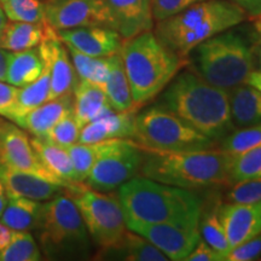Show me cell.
<instances>
[{
	"label": "cell",
	"mask_w": 261,
	"mask_h": 261,
	"mask_svg": "<svg viewBox=\"0 0 261 261\" xmlns=\"http://www.w3.org/2000/svg\"><path fill=\"white\" fill-rule=\"evenodd\" d=\"M96 259L126 261H166L168 257L146 238L133 231H126L113 246L100 248Z\"/></svg>",
	"instance_id": "cell-21"
},
{
	"label": "cell",
	"mask_w": 261,
	"mask_h": 261,
	"mask_svg": "<svg viewBox=\"0 0 261 261\" xmlns=\"http://www.w3.org/2000/svg\"><path fill=\"white\" fill-rule=\"evenodd\" d=\"M200 2L203 0H152V15L160 22Z\"/></svg>",
	"instance_id": "cell-39"
},
{
	"label": "cell",
	"mask_w": 261,
	"mask_h": 261,
	"mask_svg": "<svg viewBox=\"0 0 261 261\" xmlns=\"http://www.w3.org/2000/svg\"><path fill=\"white\" fill-rule=\"evenodd\" d=\"M42 203L25 197H8L0 221L12 230L37 231L40 223Z\"/></svg>",
	"instance_id": "cell-27"
},
{
	"label": "cell",
	"mask_w": 261,
	"mask_h": 261,
	"mask_svg": "<svg viewBox=\"0 0 261 261\" xmlns=\"http://www.w3.org/2000/svg\"><path fill=\"white\" fill-rule=\"evenodd\" d=\"M80 80L89 81L103 90L110 70L109 57H92L65 45Z\"/></svg>",
	"instance_id": "cell-31"
},
{
	"label": "cell",
	"mask_w": 261,
	"mask_h": 261,
	"mask_svg": "<svg viewBox=\"0 0 261 261\" xmlns=\"http://www.w3.org/2000/svg\"><path fill=\"white\" fill-rule=\"evenodd\" d=\"M56 31L46 22H8L0 35V47L11 52L38 47L45 39L56 34Z\"/></svg>",
	"instance_id": "cell-24"
},
{
	"label": "cell",
	"mask_w": 261,
	"mask_h": 261,
	"mask_svg": "<svg viewBox=\"0 0 261 261\" xmlns=\"http://www.w3.org/2000/svg\"><path fill=\"white\" fill-rule=\"evenodd\" d=\"M31 143L39 161L48 173L65 184L67 189L76 184V175L67 149L55 144L45 137L33 136Z\"/></svg>",
	"instance_id": "cell-22"
},
{
	"label": "cell",
	"mask_w": 261,
	"mask_h": 261,
	"mask_svg": "<svg viewBox=\"0 0 261 261\" xmlns=\"http://www.w3.org/2000/svg\"><path fill=\"white\" fill-rule=\"evenodd\" d=\"M42 2H44V0H42Z\"/></svg>",
	"instance_id": "cell-51"
},
{
	"label": "cell",
	"mask_w": 261,
	"mask_h": 261,
	"mask_svg": "<svg viewBox=\"0 0 261 261\" xmlns=\"http://www.w3.org/2000/svg\"><path fill=\"white\" fill-rule=\"evenodd\" d=\"M110 70L103 91L107 94L110 106L116 112H127V110H138L133 103L132 93L128 79L123 67L121 55L116 54L109 56Z\"/></svg>",
	"instance_id": "cell-26"
},
{
	"label": "cell",
	"mask_w": 261,
	"mask_h": 261,
	"mask_svg": "<svg viewBox=\"0 0 261 261\" xmlns=\"http://www.w3.org/2000/svg\"><path fill=\"white\" fill-rule=\"evenodd\" d=\"M231 120L236 127H248L261 122V91L242 84L228 92Z\"/></svg>",
	"instance_id": "cell-25"
},
{
	"label": "cell",
	"mask_w": 261,
	"mask_h": 261,
	"mask_svg": "<svg viewBox=\"0 0 261 261\" xmlns=\"http://www.w3.org/2000/svg\"><path fill=\"white\" fill-rule=\"evenodd\" d=\"M143 158L144 150L133 139L104 140L85 185L99 192L115 190L138 174Z\"/></svg>",
	"instance_id": "cell-10"
},
{
	"label": "cell",
	"mask_w": 261,
	"mask_h": 261,
	"mask_svg": "<svg viewBox=\"0 0 261 261\" xmlns=\"http://www.w3.org/2000/svg\"><path fill=\"white\" fill-rule=\"evenodd\" d=\"M144 150L140 174L188 190L230 185L233 155L224 150L160 151Z\"/></svg>",
	"instance_id": "cell-3"
},
{
	"label": "cell",
	"mask_w": 261,
	"mask_h": 261,
	"mask_svg": "<svg viewBox=\"0 0 261 261\" xmlns=\"http://www.w3.org/2000/svg\"><path fill=\"white\" fill-rule=\"evenodd\" d=\"M246 12L247 17L256 18L261 15V0H231Z\"/></svg>",
	"instance_id": "cell-43"
},
{
	"label": "cell",
	"mask_w": 261,
	"mask_h": 261,
	"mask_svg": "<svg viewBox=\"0 0 261 261\" xmlns=\"http://www.w3.org/2000/svg\"><path fill=\"white\" fill-rule=\"evenodd\" d=\"M44 69L45 64L38 47L11 52L5 81L16 87H23L37 80Z\"/></svg>",
	"instance_id": "cell-28"
},
{
	"label": "cell",
	"mask_w": 261,
	"mask_h": 261,
	"mask_svg": "<svg viewBox=\"0 0 261 261\" xmlns=\"http://www.w3.org/2000/svg\"><path fill=\"white\" fill-rule=\"evenodd\" d=\"M80 130L81 126L77 122L74 112H70L62 117L60 121L48 130L45 138L51 140L55 144L68 148L69 145L79 142Z\"/></svg>",
	"instance_id": "cell-37"
},
{
	"label": "cell",
	"mask_w": 261,
	"mask_h": 261,
	"mask_svg": "<svg viewBox=\"0 0 261 261\" xmlns=\"http://www.w3.org/2000/svg\"><path fill=\"white\" fill-rule=\"evenodd\" d=\"M76 204L91 240L99 248L113 246L127 231L119 198L76 182L65 190Z\"/></svg>",
	"instance_id": "cell-9"
},
{
	"label": "cell",
	"mask_w": 261,
	"mask_h": 261,
	"mask_svg": "<svg viewBox=\"0 0 261 261\" xmlns=\"http://www.w3.org/2000/svg\"><path fill=\"white\" fill-rule=\"evenodd\" d=\"M41 252L31 231L12 230L11 240L0 250V261H39Z\"/></svg>",
	"instance_id": "cell-32"
},
{
	"label": "cell",
	"mask_w": 261,
	"mask_h": 261,
	"mask_svg": "<svg viewBox=\"0 0 261 261\" xmlns=\"http://www.w3.org/2000/svg\"><path fill=\"white\" fill-rule=\"evenodd\" d=\"M73 112L81 128L93 120L114 110L100 87L85 80H77L73 91Z\"/></svg>",
	"instance_id": "cell-23"
},
{
	"label": "cell",
	"mask_w": 261,
	"mask_h": 261,
	"mask_svg": "<svg viewBox=\"0 0 261 261\" xmlns=\"http://www.w3.org/2000/svg\"><path fill=\"white\" fill-rule=\"evenodd\" d=\"M68 46L92 57H109L120 54L123 39L115 29L109 27H79L57 32Z\"/></svg>",
	"instance_id": "cell-15"
},
{
	"label": "cell",
	"mask_w": 261,
	"mask_h": 261,
	"mask_svg": "<svg viewBox=\"0 0 261 261\" xmlns=\"http://www.w3.org/2000/svg\"><path fill=\"white\" fill-rule=\"evenodd\" d=\"M254 28H255V33L257 35V40L261 44V15L254 18Z\"/></svg>",
	"instance_id": "cell-48"
},
{
	"label": "cell",
	"mask_w": 261,
	"mask_h": 261,
	"mask_svg": "<svg viewBox=\"0 0 261 261\" xmlns=\"http://www.w3.org/2000/svg\"><path fill=\"white\" fill-rule=\"evenodd\" d=\"M227 202L233 203H256L261 201V178L248 179L231 185L226 196Z\"/></svg>",
	"instance_id": "cell-38"
},
{
	"label": "cell",
	"mask_w": 261,
	"mask_h": 261,
	"mask_svg": "<svg viewBox=\"0 0 261 261\" xmlns=\"http://www.w3.org/2000/svg\"><path fill=\"white\" fill-rule=\"evenodd\" d=\"M109 10L113 29L128 40L154 29L152 0H104Z\"/></svg>",
	"instance_id": "cell-16"
},
{
	"label": "cell",
	"mask_w": 261,
	"mask_h": 261,
	"mask_svg": "<svg viewBox=\"0 0 261 261\" xmlns=\"http://www.w3.org/2000/svg\"><path fill=\"white\" fill-rule=\"evenodd\" d=\"M38 48L50 73V99L65 93H73L79 77L70 60L69 51L57 33L45 39Z\"/></svg>",
	"instance_id": "cell-14"
},
{
	"label": "cell",
	"mask_w": 261,
	"mask_h": 261,
	"mask_svg": "<svg viewBox=\"0 0 261 261\" xmlns=\"http://www.w3.org/2000/svg\"><path fill=\"white\" fill-rule=\"evenodd\" d=\"M11 51L0 47V81L6 80V71H8V64Z\"/></svg>",
	"instance_id": "cell-44"
},
{
	"label": "cell",
	"mask_w": 261,
	"mask_h": 261,
	"mask_svg": "<svg viewBox=\"0 0 261 261\" xmlns=\"http://www.w3.org/2000/svg\"><path fill=\"white\" fill-rule=\"evenodd\" d=\"M247 84H249L250 86L255 87L259 91H261V70L259 71H252L249 76L247 79Z\"/></svg>",
	"instance_id": "cell-46"
},
{
	"label": "cell",
	"mask_w": 261,
	"mask_h": 261,
	"mask_svg": "<svg viewBox=\"0 0 261 261\" xmlns=\"http://www.w3.org/2000/svg\"><path fill=\"white\" fill-rule=\"evenodd\" d=\"M246 12L231 0H203L156 22L155 35L174 54L187 58L201 42L242 23Z\"/></svg>",
	"instance_id": "cell-5"
},
{
	"label": "cell",
	"mask_w": 261,
	"mask_h": 261,
	"mask_svg": "<svg viewBox=\"0 0 261 261\" xmlns=\"http://www.w3.org/2000/svg\"><path fill=\"white\" fill-rule=\"evenodd\" d=\"M261 178V146L233 155L230 167V185Z\"/></svg>",
	"instance_id": "cell-34"
},
{
	"label": "cell",
	"mask_w": 261,
	"mask_h": 261,
	"mask_svg": "<svg viewBox=\"0 0 261 261\" xmlns=\"http://www.w3.org/2000/svg\"><path fill=\"white\" fill-rule=\"evenodd\" d=\"M218 213L231 249L261 233V201L256 203H220Z\"/></svg>",
	"instance_id": "cell-17"
},
{
	"label": "cell",
	"mask_w": 261,
	"mask_h": 261,
	"mask_svg": "<svg viewBox=\"0 0 261 261\" xmlns=\"http://www.w3.org/2000/svg\"><path fill=\"white\" fill-rule=\"evenodd\" d=\"M50 73H48L47 68L45 67L42 74L37 80L25 85L23 87H19L15 109L8 119L9 121L15 122L18 117L25 115L27 113L32 112L33 109L50 100Z\"/></svg>",
	"instance_id": "cell-29"
},
{
	"label": "cell",
	"mask_w": 261,
	"mask_h": 261,
	"mask_svg": "<svg viewBox=\"0 0 261 261\" xmlns=\"http://www.w3.org/2000/svg\"><path fill=\"white\" fill-rule=\"evenodd\" d=\"M120 55L137 109L158 97L188 63L152 31L123 40Z\"/></svg>",
	"instance_id": "cell-4"
},
{
	"label": "cell",
	"mask_w": 261,
	"mask_h": 261,
	"mask_svg": "<svg viewBox=\"0 0 261 261\" xmlns=\"http://www.w3.org/2000/svg\"><path fill=\"white\" fill-rule=\"evenodd\" d=\"M6 23H8V17H6L4 11H3V9L0 8V35H2L3 31H4Z\"/></svg>",
	"instance_id": "cell-49"
},
{
	"label": "cell",
	"mask_w": 261,
	"mask_h": 261,
	"mask_svg": "<svg viewBox=\"0 0 261 261\" xmlns=\"http://www.w3.org/2000/svg\"><path fill=\"white\" fill-rule=\"evenodd\" d=\"M0 178L4 182L8 197H25L39 202H46L64 194L67 190L63 185L32 173L6 167L2 162H0Z\"/></svg>",
	"instance_id": "cell-18"
},
{
	"label": "cell",
	"mask_w": 261,
	"mask_h": 261,
	"mask_svg": "<svg viewBox=\"0 0 261 261\" xmlns=\"http://www.w3.org/2000/svg\"><path fill=\"white\" fill-rule=\"evenodd\" d=\"M161 93L160 107L214 142H221L236 128L227 91L207 83L195 70L179 71Z\"/></svg>",
	"instance_id": "cell-1"
},
{
	"label": "cell",
	"mask_w": 261,
	"mask_h": 261,
	"mask_svg": "<svg viewBox=\"0 0 261 261\" xmlns=\"http://www.w3.org/2000/svg\"><path fill=\"white\" fill-rule=\"evenodd\" d=\"M219 204V202H215L211 210L207 212H204V210L202 211L200 221H198V230H200L202 240L210 244L221 256V259L226 260V256L231 250V246L220 221L219 213H218Z\"/></svg>",
	"instance_id": "cell-30"
},
{
	"label": "cell",
	"mask_w": 261,
	"mask_h": 261,
	"mask_svg": "<svg viewBox=\"0 0 261 261\" xmlns=\"http://www.w3.org/2000/svg\"><path fill=\"white\" fill-rule=\"evenodd\" d=\"M19 87L6 83V81H0V115L9 119L12 112H14L16 100H17Z\"/></svg>",
	"instance_id": "cell-41"
},
{
	"label": "cell",
	"mask_w": 261,
	"mask_h": 261,
	"mask_svg": "<svg viewBox=\"0 0 261 261\" xmlns=\"http://www.w3.org/2000/svg\"><path fill=\"white\" fill-rule=\"evenodd\" d=\"M0 162L6 167L32 173L65 187L45 169L33 149L31 138L14 122H0Z\"/></svg>",
	"instance_id": "cell-13"
},
{
	"label": "cell",
	"mask_w": 261,
	"mask_h": 261,
	"mask_svg": "<svg viewBox=\"0 0 261 261\" xmlns=\"http://www.w3.org/2000/svg\"><path fill=\"white\" fill-rule=\"evenodd\" d=\"M6 203H8V196H6L4 182H3L2 178H0V217H2L3 212L5 210Z\"/></svg>",
	"instance_id": "cell-47"
},
{
	"label": "cell",
	"mask_w": 261,
	"mask_h": 261,
	"mask_svg": "<svg viewBox=\"0 0 261 261\" xmlns=\"http://www.w3.org/2000/svg\"><path fill=\"white\" fill-rule=\"evenodd\" d=\"M100 145H102V142L91 143V144L77 142L65 148L73 163L77 182H84L89 177L97 156L99 154Z\"/></svg>",
	"instance_id": "cell-35"
},
{
	"label": "cell",
	"mask_w": 261,
	"mask_h": 261,
	"mask_svg": "<svg viewBox=\"0 0 261 261\" xmlns=\"http://www.w3.org/2000/svg\"><path fill=\"white\" fill-rule=\"evenodd\" d=\"M133 140L143 149L160 151H201L215 149V142L174 113L156 104L137 113Z\"/></svg>",
	"instance_id": "cell-8"
},
{
	"label": "cell",
	"mask_w": 261,
	"mask_h": 261,
	"mask_svg": "<svg viewBox=\"0 0 261 261\" xmlns=\"http://www.w3.org/2000/svg\"><path fill=\"white\" fill-rule=\"evenodd\" d=\"M187 261H223L221 256L203 240L198 241L192 252L187 256Z\"/></svg>",
	"instance_id": "cell-42"
},
{
	"label": "cell",
	"mask_w": 261,
	"mask_h": 261,
	"mask_svg": "<svg viewBox=\"0 0 261 261\" xmlns=\"http://www.w3.org/2000/svg\"><path fill=\"white\" fill-rule=\"evenodd\" d=\"M259 68H260V70H261V50L259 52Z\"/></svg>",
	"instance_id": "cell-50"
},
{
	"label": "cell",
	"mask_w": 261,
	"mask_h": 261,
	"mask_svg": "<svg viewBox=\"0 0 261 261\" xmlns=\"http://www.w3.org/2000/svg\"><path fill=\"white\" fill-rule=\"evenodd\" d=\"M73 93H65L47 100L25 115L18 117L14 123L34 137H45L62 117L73 112Z\"/></svg>",
	"instance_id": "cell-20"
},
{
	"label": "cell",
	"mask_w": 261,
	"mask_h": 261,
	"mask_svg": "<svg viewBox=\"0 0 261 261\" xmlns=\"http://www.w3.org/2000/svg\"><path fill=\"white\" fill-rule=\"evenodd\" d=\"M12 236V228L6 226L0 221V250L4 249L8 246Z\"/></svg>",
	"instance_id": "cell-45"
},
{
	"label": "cell",
	"mask_w": 261,
	"mask_h": 261,
	"mask_svg": "<svg viewBox=\"0 0 261 261\" xmlns=\"http://www.w3.org/2000/svg\"><path fill=\"white\" fill-rule=\"evenodd\" d=\"M45 21L55 31L100 27L113 28L104 0H44Z\"/></svg>",
	"instance_id": "cell-11"
},
{
	"label": "cell",
	"mask_w": 261,
	"mask_h": 261,
	"mask_svg": "<svg viewBox=\"0 0 261 261\" xmlns=\"http://www.w3.org/2000/svg\"><path fill=\"white\" fill-rule=\"evenodd\" d=\"M260 255L261 233L233 247L226 256V261H250L259 259Z\"/></svg>",
	"instance_id": "cell-40"
},
{
	"label": "cell",
	"mask_w": 261,
	"mask_h": 261,
	"mask_svg": "<svg viewBox=\"0 0 261 261\" xmlns=\"http://www.w3.org/2000/svg\"><path fill=\"white\" fill-rule=\"evenodd\" d=\"M39 248L50 260H86L92 243L76 204L67 192L42 203Z\"/></svg>",
	"instance_id": "cell-6"
},
{
	"label": "cell",
	"mask_w": 261,
	"mask_h": 261,
	"mask_svg": "<svg viewBox=\"0 0 261 261\" xmlns=\"http://www.w3.org/2000/svg\"><path fill=\"white\" fill-rule=\"evenodd\" d=\"M126 221L198 227L203 200L195 190L163 184L143 175L119 188Z\"/></svg>",
	"instance_id": "cell-2"
},
{
	"label": "cell",
	"mask_w": 261,
	"mask_h": 261,
	"mask_svg": "<svg viewBox=\"0 0 261 261\" xmlns=\"http://www.w3.org/2000/svg\"><path fill=\"white\" fill-rule=\"evenodd\" d=\"M138 110H112L99 119L86 123L80 130L79 143H98L109 139H133Z\"/></svg>",
	"instance_id": "cell-19"
},
{
	"label": "cell",
	"mask_w": 261,
	"mask_h": 261,
	"mask_svg": "<svg viewBox=\"0 0 261 261\" xmlns=\"http://www.w3.org/2000/svg\"><path fill=\"white\" fill-rule=\"evenodd\" d=\"M0 8L10 21L31 23L46 22L42 0H0Z\"/></svg>",
	"instance_id": "cell-33"
},
{
	"label": "cell",
	"mask_w": 261,
	"mask_h": 261,
	"mask_svg": "<svg viewBox=\"0 0 261 261\" xmlns=\"http://www.w3.org/2000/svg\"><path fill=\"white\" fill-rule=\"evenodd\" d=\"M127 228L140 234L168 257L181 261L192 252L201 240L198 227H187L174 224H149L126 221Z\"/></svg>",
	"instance_id": "cell-12"
},
{
	"label": "cell",
	"mask_w": 261,
	"mask_h": 261,
	"mask_svg": "<svg viewBox=\"0 0 261 261\" xmlns=\"http://www.w3.org/2000/svg\"><path fill=\"white\" fill-rule=\"evenodd\" d=\"M196 73L227 92L246 84L254 70L253 50L237 33L225 31L195 48Z\"/></svg>",
	"instance_id": "cell-7"
},
{
	"label": "cell",
	"mask_w": 261,
	"mask_h": 261,
	"mask_svg": "<svg viewBox=\"0 0 261 261\" xmlns=\"http://www.w3.org/2000/svg\"><path fill=\"white\" fill-rule=\"evenodd\" d=\"M257 146H261V122L242 127V129H234L221 140L220 149L232 155H237Z\"/></svg>",
	"instance_id": "cell-36"
}]
</instances>
